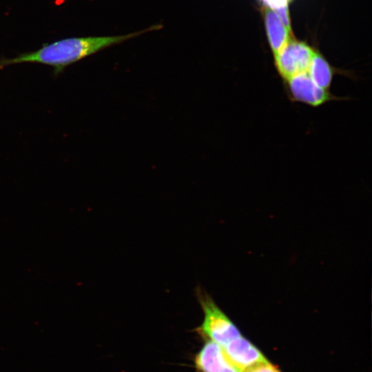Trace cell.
Wrapping results in <instances>:
<instances>
[{
	"label": "cell",
	"instance_id": "obj_4",
	"mask_svg": "<svg viewBox=\"0 0 372 372\" xmlns=\"http://www.w3.org/2000/svg\"><path fill=\"white\" fill-rule=\"evenodd\" d=\"M315 52L304 43L290 39L285 47L274 55L275 65L283 81L293 76L307 72Z\"/></svg>",
	"mask_w": 372,
	"mask_h": 372
},
{
	"label": "cell",
	"instance_id": "obj_3",
	"mask_svg": "<svg viewBox=\"0 0 372 372\" xmlns=\"http://www.w3.org/2000/svg\"><path fill=\"white\" fill-rule=\"evenodd\" d=\"M283 82L289 100L294 103L318 107L330 101L343 99L333 95L330 90L318 86L307 72L296 74Z\"/></svg>",
	"mask_w": 372,
	"mask_h": 372
},
{
	"label": "cell",
	"instance_id": "obj_7",
	"mask_svg": "<svg viewBox=\"0 0 372 372\" xmlns=\"http://www.w3.org/2000/svg\"><path fill=\"white\" fill-rule=\"evenodd\" d=\"M264 17L267 37L275 55L289 41L291 32L283 24L275 10L269 7L265 8Z\"/></svg>",
	"mask_w": 372,
	"mask_h": 372
},
{
	"label": "cell",
	"instance_id": "obj_9",
	"mask_svg": "<svg viewBox=\"0 0 372 372\" xmlns=\"http://www.w3.org/2000/svg\"><path fill=\"white\" fill-rule=\"evenodd\" d=\"M242 372H280L268 361L258 363L251 366Z\"/></svg>",
	"mask_w": 372,
	"mask_h": 372
},
{
	"label": "cell",
	"instance_id": "obj_6",
	"mask_svg": "<svg viewBox=\"0 0 372 372\" xmlns=\"http://www.w3.org/2000/svg\"><path fill=\"white\" fill-rule=\"evenodd\" d=\"M228 359L241 371L267 360L249 341L242 335L223 347Z\"/></svg>",
	"mask_w": 372,
	"mask_h": 372
},
{
	"label": "cell",
	"instance_id": "obj_8",
	"mask_svg": "<svg viewBox=\"0 0 372 372\" xmlns=\"http://www.w3.org/2000/svg\"><path fill=\"white\" fill-rule=\"evenodd\" d=\"M311 79L322 88L330 90L333 70L321 55L315 52L307 70Z\"/></svg>",
	"mask_w": 372,
	"mask_h": 372
},
{
	"label": "cell",
	"instance_id": "obj_5",
	"mask_svg": "<svg viewBox=\"0 0 372 372\" xmlns=\"http://www.w3.org/2000/svg\"><path fill=\"white\" fill-rule=\"evenodd\" d=\"M200 372H242L227 357L223 347L209 340L196 356Z\"/></svg>",
	"mask_w": 372,
	"mask_h": 372
},
{
	"label": "cell",
	"instance_id": "obj_2",
	"mask_svg": "<svg viewBox=\"0 0 372 372\" xmlns=\"http://www.w3.org/2000/svg\"><path fill=\"white\" fill-rule=\"evenodd\" d=\"M197 297L204 312V320L198 328L200 333L222 347L241 336L237 327L208 294L200 290Z\"/></svg>",
	"mask_w": 372,
	"mask_h": 372
},
{
	"label": "cell",
	"instance_id": "obj_11",
	"mask_svg": "<svg viewBox=\"0 0 372 372\" xmlns=\"http://www.w3.org/2000/svg\"><path fill=\"white\" fill-rule=\"evenodd\" d=\"M290 0H263V1L272 9H276L287 6Z\"/></svg>",
	"mask_w": 372,
	"mask_h": 372
},
{
	"label": "cell",
	"instance_id": "obj_1",
	"mask_svg": "<svg viewBox=\"0 0 372 372\" xmlns=\"http://www.w3.org/2000/svg\"><path fill=\"white\" fill-rule=\"evenodd\" d=\"M152 29L153 28L119 36L64 39L44 45L36 51L23 53L12 59H1L0 69L16 63H37L54 67V74L58 75L67 66L86 56Z\"/></svg>",
	"mask_w": 372,
	"mask_h": 372
},
{
	"label": "cell",
	"instance_id": "obj_10",
	"mask_svg": "<svg viewBox=\"0 0 372 372\" xmlns=\"http://www.w3.org/2000/svg\"><path fill=\"white\" fill-rule=\"evenodd\" d=\"M273 10H276L285 27L291 32L290 20L289 17V10L287 5Z\"/></svg>",
	"mask_w": 372,
	"mask_h": 372
}]
</instances>
